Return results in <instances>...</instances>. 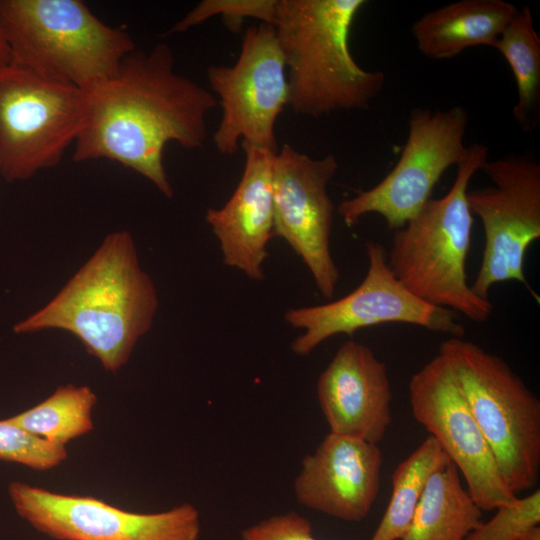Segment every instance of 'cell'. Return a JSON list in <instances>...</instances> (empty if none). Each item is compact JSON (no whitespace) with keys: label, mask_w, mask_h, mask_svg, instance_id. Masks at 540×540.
I'll list each match as a JSON object with an SVG mask.
<instances>
[{"label":"cell","mask_w":540,"mask_h":540,"mask_svg":"<svg viewBox=\"0 0 540 540\" xmlns=\"http://www.w3.org/2000/svg\"><path fill=\"white\" fill-rule=\"evenodd\" d=\"M496 514L473 529L464 540H517L540 522V490L498 507Z\"/></svg>","instance_id":"cell-25"},{"label":"cell","mask_w":540,"mask_h":540,"mask_svg":"<svg viewBox=\"0 0 540 540\" xmlns=\"http://www.w3.org/2000/svg\"><path fill=\"white\" fill-rule=\"evenodd\" d=\"M158 304L155 284L140 265L132 235L118 230L103 239L43 308L16 323L13 331H67L106 371L116 372L150 330Z\"/></svg>","instance_id":"cell-2"},{"label":"cell","mask_w":540,"mask_h":540,"mask_svg":"<svg viewBox=\"0 0 540 540\" xmlns=\"http://www.w3.org/2000/svg\"><path fill=\"white\" fill-rule=\"evenodd\" d=\"M459 473L450 461L430 476L400 540H464L483 522V511L463 488Z\"/></svg>","instance_id":"cell-19"},{"label":"cell","mask_w":540,"mask_h":540,"mask_svg":"<svg viewBox=\"0 0 540 540\" xmlns=\"http://www.w3.org/2000/svg\"><path fill=\"white\" fill-rule=\"evenodd\" d=\"M278 0H203L179 20L169 33H182L213 16H221L226 27L239 33L247 18L274 25Z\"/></svg>","instance_id":"cell-23"},{"label":"cell","mask_w":540,"mask_h":540,"mask_svg":"<svg viewBox=\"0 0 540 540\" xmlns=\"http://www.w3.org/2000/svg\"><path fill=\"white\" fill-rule=\"evenodd\" d=\"M65 447L49 443L13 425L0 420V460L46 471L67 459Z\"/></svg>","instance_id":"cell-24"},{"label":"cell","mask_w":540,"mask_h":540,"mask_svg":"<svg viewBox=\"0 0 540 540\" xmlns=\"http://www.w3.org/2000/svg\"><path fill=\"white\" fill-rule=\"evenodd\" d=\"M11 64L89 92L118 70L135 44L80 0H0Z\"/></svg>","instance_id":"cell-5"},{"label":"cell","mask_w":540,"mask_h":540,"mask_svg":"<svg viewBox=\"0 0 540 540\" xmlns=\"http://www.w3.org/2000/svg\"><path fill=\"white\" fill-rule=\"evenodd\" d=\"M382 463L378 444L329 432L302 460L295 497L333 518L362 521L378 496Z\"/></svg>","instance_id":"cell-15"},{"label":"cell","mask_w":540,"mask_h":540,"mask_svg":"<svg viewBox=\"0 0 540 540\" xmlns=\"http://www.w3.org/2000/svg\"><path fill=\"white\" fill-rule=\"evenodd\" d=\"M8 492L18 515L57 540H199L200 515L190 503L139 513L91 496L61 494L13 481Z\"/></svg>","instance_id":"cell-12"},{"label":"cell","mask_w":540,"mask_h":540,"mask_svg":"<svg viewBox=\"0 0 540 540\" xmlns=\"http://www.w3.org/2000/svg\"><path fill=\"white\" fill-rule=\"evenodd\" d=\"M365 0H278L274 23L289 84L288 106L321 117L367 110L385 85L381 71L357 64L349 48Z\"/></svg>","instance_id":"cell-3"},{"label":"cell","mask_w":540,"mask_h":540,"mask_svg":"<svg viewBox=\"0 0 540 540\" xmlns=\"http://www.w3.org/2000/svg\"><path fill=\"white\" fill-rule=\"evenodd\" d=\"M494 48L506 59L515 78L513 118L523 132H533L540 124V38L529 6L518 9Z\"/></svg>","instance_id":"cell-20"},{"label":"cell","mask_w":540,"mask_h":540,"mask_svg":"<svg viewBox=\"0 0 540 540\" xmlns=\"http://www.w3.org/2000/svg\"><path fill=\"white\" fill-rule=\"evenodd\" d=\"M438 354L487 441L508 487H534L540 472V401L499 356L463 337H449Z\"/></svg>","instance_id":"cell-6"},{"label":"cell","mask_w":540,"mask_h":540,"mask_svg":"<svg viewBox=\"0 0 540 540\" xmlns=\"http://www.w3.org/2000/svg\"><path fill=\"white\" fill-rule=\"evenodd\" d=\"M469 115L465 108L416 107L408 135L394 168L375 186L342 201L338 215L353 227L367 214H378L391 230L402 228L431 199L434 187L450 167L469 155L464 138Z\"/></svg>","instance_id":"cell-8"},{"label":"cell","mask_w":540,"mask_h":540,"mask_svg":"<svg viewBox=\"0 0 540 540\" xmlns=\"http://www.w3.org/2000/svg\"><path fill=\"white\" fill-rule=\"evenodd\" d=\"M451 460L429 436L392 475V493L387 509L370 540H400L408 530L430 476Z\"/></svg>","instance_id":"cell-22"},{"label":"cell","mask_w":540,"mask_h":540,"mask_svg":"<svg viewBox=\"0 0 540 540\" xmlns=\"http://www.w3.org/2000/svg\"><path fill=\"white\" fill-rule=\"evenodd\" d=\"M517 11L504 0L455 1L416 20L412 35L425 57L451 59L471 47L494 48Z\"/></svg>","instance_id":"cell-18"},{"label":"cell","mask_w":540,"mask_h":540,"mask_svg":"<svg viewBox=\"0 0 540 540\" xmlns=\"http://www.w3.org/2000/svg\"><path fill=\"white\" fill-rule=\"evenodd\" d=\"M242 540H318L311 523L291 511L263 519L241 532Z\"/></svg>","instance_id":"cell-26"},{"label":"cell","mask_w":540,"mask_h":540,"mask_svg":"<svg viewBox=\"0 0 540 540\" xmlns=\"http://www.w3.org/2000/svg\"><path fill=\"white\" fill-rule=\"evenodd\" d=\"M487 160L485 145H470L450 190L439 199L431 198L395 230L387 253L390 270L412 294L477 323L490 318L493 305L477 296L467 280L474 219L466 195L470 180Z\"/></svg>","instance_id":"cell-4"},{"label":"cell","mask_w":540,"mask_h":540,"mask_svg":"<svg viewBox=\"0 0 540 540\" xmlns=\"http://www.w3.org/2000/svg\"><path fill=\"white\" fill-rule=\"evenodd\" d=\"M86 92L9 64L0 69V175L24 181L56 166L74 144Z\"/></svg>","instance_id":"cell-7"},{"label":"cell","mask_w":540,"mask_h":540,"mask_svg":"<svg viewBox=\"0 0 540 540\" xmlns=\"http://www.w3.org/2000/svg\"><path fill=\"white\" fill-rule=\"evenodd\" d=\"M86 94L73 160L116 161L172 198L164 149L169 142L204 146L207 115L218 106L213 93L178 73L171 48L159 43L129 53L110 79Z\"/></svg>","instance_id":"cell-1"},{"label":"cell","mask_w":540,"mask_h":540,"mask_svg":"<svg viewBox=\"0 0 540 540\" xmlns=\"http://www.w3.org/2000/svg\"><path fill=\"white\" fill-rule=\"evenodd\" d=\"M481 170L492 185L468 190L466 195L485 235L482 262L471 289L489 299L493 285L517 281L539 302L525 277L524 259L540 238V164L529 155L510 154L487 160Z\"/></svg>","instance_id":"cell-9"},{"label":"cell","mask_w":540,"mask_h":540,"mask_svg":"<svg viewBox=\"0 0 540 540\" xmlns=\"http://www.w3.org/2000/svg\"><path fill=\"white\" fill-rule=\"evenodd\" d=\"M207 78L222 109L216 149L232 155L241 142L277 152L275 124L288 106L289 84L274 26L248 27L236 62L210 66Z\"/></svg>","instance_id":"cell-11"},{"label":"cell","mask_w":540,"mask_h":540,"mask_svg":"<svg viewBox=\"0 0 540 540\" xmlns=\"http://www.w3.org/2000/svg\"><path fill=\"white\" fill-rule=\"evenodd\" d=\"M317 399L329 432L378 444L391 424L392 389L386 364L371 348L344 342L321 372Z\"/></svg>","instance_id":"cell-16"},{"label":"cell","mask_w":540,"mask_h":540,"mask_svg":"<svg viewBox=\"0 0 540 540\" xmlns=\"http://www.w3.org/2000/svg\"><path fill=\"white\" fill-rule=\"evenodd\" d=\"M517 540H540V528L534 526L524 534H522Z\"/></svg>","instance_id":"cell-28"},{"label":"cell","mask_w":540,"mask_h":540,"mask_svg":"<svg viewBox=\"0 0 540 540\" xmlns=\"http://www.w3.org/2000/svg\"><path fill=\"white\" fill-rule=\"evenodd\" d=\"M242 177L223 207L210 208L206 223L216 236L226 266L253 281L265 278L267 245L274 237L272 161L269 149L242 144Z\"/></svg>","instance_id":"cell-17"},{"label":"cell","mask_w":540,"mask_h":540,"mask_svg":"<svg viewBox=\"0 0 540 540\" xmlns=\"http://www.w3.org/2000/svg\"><path fill=\"white\" fill-rule=\"evenodd\" d=\"M414 419L462 473L467 491L482 511L514 501L493 453L460 393L444 359L437 354L409 382Z\"/></svg>","instance_id":"cell-14"},{"label":"cell","mask_w":540,"mask_h":540,"mask_svg":"<svg viewBox=\"0 0 540 540\" xmlns=\"http://www.w3.org/2000/svg\"><path fill=\"white\" fill-rule=\"evenodd\" d=\"M11 63V53L5 38L4 32L0 26V69Z\"/></svg>","instance_id":"cell-27"},{"label":"cell","mask_w":540,"mask_h":540,"mask_svg":"<svg viewBox=\"0 0 540 540\" xmlns=\"http://www.w3.org/2000/svg\"><path fill=\"white\" fill-rule=\"evenodd\" d=\"M97 396L88 386L58 387L39 404L6 420L49 443L65 447L94 428Z\"/></svg>","instance_id":"cell-21"},{"label":"cell","mask_w":540,"mask_h":540,"mask_svg":"<svg viewBox=\"0 0 540 540\" xmlns=\"http://www.w3.org/2000/svg\"><path fill=\"white\" fill-rule=\"evenodd\" d=\"M366 254V275L353 291L335 301L286 311L285 321L303 330L291 344L295 354L306 356L333 336H352L360 329L386 323L410 324L450 337H464L465 328L454 311L421 300L395 277L382 244L367 242Z\"/></svg>","instance_id":"cell-10"},{"label":"cell","mask_w":540,"mask_h":540,"mask_svg":"<svg viewBox=\"0 0 540 540\" xmlns=\"http://www.w3.org/2000/svg\"><path fill=\"white\" fill-rule=\"evenodd\" d=\"M339 163L333 154L321 158L285 144L272 161L274 236L284 239L308 268L325 299H332L340 278L331 253L334 204L328 184Z\"/></svg>","instance_id":"cell-13"}]
</instances>
